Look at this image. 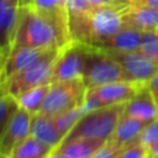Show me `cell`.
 Listing matches in <instances>:
<instances>
[{"mask_svg":"<svg viewBox=\"0 0 158 158\" xmlns=\"http://www.w3.org/2000/svg\"><path fill=\"white\" fill-rule=\"evenodd\" d=\"M125 9L117 6H95L78 15H68V27L72 41L91 47H100L123 26Z\"/></svg>","mask_w":158,"mask_h":158,"instance_id":"obj_1","label":"cell"},{"mask_svg":"<svg viewBox=\"0 0 158 158\" xmlns=\"http://www.w3.org/2000/svg\"><path fill=\"white\" fill-rule=\"evenodd\" d=\"M70 41L68 28L37 11L31 4L20 6L14 48H63Z\"/></svg>","mask_w":158,"mask_h":158,"instance_id":"obj_2","label":"cell"},{"mask_svg":"<svg viewBox=\"0 0 158 158\" xmlns=\"http://www.w3.org/2000/svg\"><path fill=\"white\" fill-rule=\"evenodd\" d=\"M125 104L102 106L85 112L65 135L63 141L74 138H94L107 142L111 139L115 127L123 112Z\"/></svg>","mask_w":158,"mask_h":158,"instance_id":"obj_3","label":"cell"},{"mask_svg":"<svg viewBox=\"0 0 158 158\" xmlns=\"http://www.w3.org/2000/svg\"><path fill=\"white\" fill-rule=\"evenodd\" d=\"M60 49L62 48H52L38 60L2 81L1 84L4 85L5 90L16 99L20 94L28 89L51 84L52 68Z\"/></svg>","mask_w":158,"mask_h":158,"instance_id":"obj_4","label":"cell"},{"mask_svg":"<svg viewBox=\"0 0 158 158\" xmlns=\"http://www.w3.org/2000/svg\"><path fill=\"white\" fill-rule=\"evenodd\" d=\"M86 90L88 88L81 79L51 83L40 112L56 117L77 109L84 104Z\"/></svg>","mask_w":158,"mask_h":158,"instance_id":"obj_5","label":"cell"},{"mask_svg":"<svg viewBox=\"0 0 158 158\" xmlns=\"http://www.w3.org/2000/svg\"><path fill=\"white\" fill-rule=\"evenodd\" d=\"M81 80L89 89L107 83L125 80V73L120 63L107 52L89 46Z\"/></svg>","mask_w":158,"mask_h":158,"instance_id":"obj_6","label":"cell"},{"mask_svg":"<svg viewBox=\"0 0 158 158\" xmlns=\"http://www.w3.org/2000/svg\"><path fill=\"white\" fill-rule=\"evenodd\" d=\"M144 85L146 84L121 80L93 86L86 90L84 105L86 110L90 111L102 106L125 104L131 98H133Z\"/></svg>","mask_w":158,"mask_h":158,"instance_id":"obj_7","label":"cell"},{"mask_svg":"<svg viewBox=\"0 0 158 158\" xmlns=\"http://www.w3.org/2000/svg\"><path fill=\"white\" fill-rule=\"evenodd\" d=\"M88 52V44L77 41H70L68 44H65L59 51L54 60L51 83L81 79L86 63Z\"/></svg>","mask_w":158,"mask_h":158,"instance_id":"obj_8","label":"cell"},{"mask_svg":"<svg viewBox=\"0 0 158 158\" xmlns=\"http://www.w3.org/2000/svg\"><path fill=\"white\" fill-rule=\"evenodd\" d=\"M104 51V49H102ZM114 59H116L123 69L125 80L147 84V81L158 73V65L153 63L143 52L130 51V52H115L105 51Z\"/></svg>","mask_w":158,"mask_h":158,"instance_id":"obj_9","label":"cell"},{"mask_svg":"<svg viewBox=\"0 0 158 158\" xmlns=\"http://www.w3.org/2000/svg\"><path fill=\"white\" fill-rule=\"evenodd\" d=\"M21 5L22 0H0V58L4 62L14 48Z\"/></svg>","mask_w":158,"mask_h":158,"instance_id":"obj_10","label":"cell"},{"mask_svg":"<svg viewBox=\"0 0 158 158\" xmlns=\"http://www.w3.org/2000/svg\"><path fill=\"white\" fill-rule=\"evenodd\" d=\"M32 115L23 109L19 107L11 116L7 126L0 137V152L10 156L17 144L30 136Z\"/></svg>","mask_w":158,"mask_h":158,"instance_id":"obj_11","label":"cell"},{"mask_svg":"<svg viewBox=\"0 0 158 158\" xmlns=\"http://www.w3.org/2000/svg\"><path fill=\"white\" fill-rule=\"evenodd\" d=\"M52 48H36V47H15L5 59L1 72L0 83L5 81L14 74L31 65L41 57H43Z\"/></svg>","mask_w":158,"mask_h":158,"instance_id":"obj_12","label":"cell"},{"mask_svg":"<svg viewBox=\"0 0 158 158\" xmlns=\"http://www.w3.org/2000/svg\"><path fill=\"white\" fill-rule=\"evenodd\" d=\"M125 25L141 32L158 30V9L147 5L141 0H131L123 14Z\"/></svg>","mask_w":158,"mask_h":158,"instance_id":"obj_13","label":"cell"},{"mask_svg":"<svg viewBox=\"0 0 158 158\" xmlns=\"http://www.w3.org/2000/svg\"><path fill=\"white\" fill-rule=\"evenodd\" d=\"M123 114L149 123L158 117V105L144 85L133 98L123 105Z\"/></svg>","mask_w":158,"mask_h":158,"instance_id":"obj_14","label":"cell"},{"mask_svg":"<svg viewBox=\"0 0 158 158\" xmlns=\"http://www.w3.org/2000/svg\"><path fill=\"white\" fill-rule=\"evenodd\" d=\"M142 35L137 28L125 25L118 32H116L111 38L105 41L100 47L104 51H115V52H130L138 51L142 43Z\"/></svg>","mask_w":158,"mask_h":158,"instance_id":"obj_15","label":"cell"},{"mask_svg":"<svg viewBox=\"0 0 158 158\" xmlns=\"http://www.w3.org/2000/svg\"><path fill=\"white\" fill-rule=\"evenodd\" d=\"M30 135L53 148L58 147L63 139L54 123L53 117L44 115L42 112H37L32 115Z\"/></svg>","mask_w":158,"mask_h":158,"instance_id":"obj_16","label":"cell"},{"mask_svg":"<svg viewBox=\"0 0 158 158\" xmlns=\"http://www.w3.org/2000/svg\"><path fill=\"white\" fill-rule=\"evenodd\" d=\"M146 125H147V122H143L138 118H135V117L128 116L122 112V115L115 127L111 141H114L120 147H125V146L137 141L141 131L144 128Z\"/></svg>","mask_w":158,"mask_h":158,"instance_id":"obj_17","label":"cell"},{"mask_svg":"<svg viewBox=\"0 0 158 158\" xmlns=\"http://www.w3.org/2000/svg\"><path fill=\"white\" fill-rule=\"evenodd\" d=\"M105 143V141L94 138H74L60 142L56 148L68 158H91Z\"/></svg>","mask_w":158,"mask_h":158,"instance_id":"obj_18","label":"cell"},{"mask_svg":"<svg viewBox=\"0 0 158 158\" xmlns=\"http://www.w3.org/2000/svg\"><path fill=\"white\" fill-rule=\"evenodd\" d=\"M31 5L41 14L56 21L62 27L69 30L67 0H32Z\"/></svg>","mask_w":158,"mask_h":158,"instance_id":"obj_19","label":"cell"},{"mask_svg":"<svg viewBox=\"0 0 158 158\" xmlns=\"http://www.w3.org/2000/svg\"><path fill=\"white\" fill-rule=\"evenodd\" d=\"M52 149L53 147L30 135L15 147L9 158H46Z\"/></svg>","mask_w":158,"mask_h":158,"instance_id":"obj_20","label":"cell"},{"mask_svg":"<svg viewBox=\"0 0 158 158\" xmlns=\"http://www.w3.org/2000/svg\"><path fill=\"white\" fill-rule=\"evenodd\" d=\"M49 85L51 84L40 85V86L28 89V90L23 91L22 94H20L16 98L19 107L23 109L25 111L30 112L31 115H35V114L40 112L41 107H42V104L44 101V98L47 95V91L49 89Z\"/></svg>","mask_w":158,"mask_h":158,"instance_id":"obj_21","label":"cell"},{"mask_svg":"<svg viewBox=\"0 0 158 158\" xmlns=\"http://www.w3.org/2000/svg\"><path fill=\"white\" fill-rule=\"evenodd\" d=\"M19 109L17 101L14 96H11L0 83V137L7 126L11 116Z\"/></svg>","mask_w":158,"mask_h":158,"instance_id":"obj_22","label":"cell"},{"mask_svg":"<svg viewBox=\"0 0 158 158\" xmlns=\"http://www.w3.org/2000/svg\"><path fill=\"white\" fill-rule=\"evenodd\" d=\"M85 112H88V110H86L85 105L83 104L81 106H79V107H77V109L69 110V111H67V112H63V114H60V115L53 117L54 123H56V126H57V128H58V131H59V133H60V136H62L63 138H64L65 135L72 130V127L74 126V123H75Z\"/></svg>","mask_w":158,"mask_h":158,"instance_id":"obj_23","label":"cell"},{"mask_svg":"<svg viewBox=\"0 0 158 158\" xmlns=\"http://www.w3.org/2000/svg\"><path fill=\"white\" fill-rule=\"evenodd\" d=\"M139 51L158 65V30L143 32Z\"/></svg>","mask_w":158,"mask_h":158,"instance_id":"obj_24","label":"cell"},{"mask_svg":"<svg viewBox=\"0 0 158 158\" xmlns=\"http://www.w3.org/2000/svg\"><path fill=\"white\" fill-rule=\"evenodd\" d=\"M115 158H149L148 157V149L146 146H143L141 142L135 141L125 147H122Z\"/></svg>","mask_w":158,"mask_h":158,"instance_id":"obj_25","label":"cell"},{"mask_svg":"<svg viewBox=\"0 0 158 158\" xmlns=\"http://www.w3.org/2000/svg\"><path fill=\"white\" fill-rule=\"evenodd\" d=\"M137 141L141 142L146 147H149L151 144H153L154 142L158 141V117L144 126V128L141 131Z\"/></svg>","mask_w":158,"mask_h":158,"instance_id":"obj_26","label":"cell"},{"mask_svg":"<svg viewBox=\"0 0 158 158\" xmlns=\"http://www.w3.org/2000/svg\"><path fill=\"white\" fill-rule=\"evenodd\" d=\"M91 4L89 0H67L68 15H78L84 14L91 9Z\"/></svg>","mask_w":158,"mask_h":158,"instance_id":"obj_27","label":"cell"},{"mask_svg":"<svg viewBox=\"0 0 158 158\" xmlns=\"http://www.w3.org/2000/svg\"><path fill=\"white\" fill-rule=\"evenodd\" d=\"M122 147L117 146L114 141L109 139L91 158H115V156L117 154V152L121 149Z\"/></svg>","mask_w":158,"mask_h":158,"instance_id":"obj_28","label":"cell"},{"mask_svg":"<svg viewBox=\"0 0 158 158\" xmlns=\"http://www.w3.org/2000/svg\"><path fill=\"white\" fill-rule=\"evenodd\" d=\"M131 0H89V2L91 4L93 7L95 6H106V5H111V6H117L121 9H127L130 5Z\"/></svg>","mask_w":158,"mask_h":158,"instance_id":"obj_29","label":"cell"},{"mask_svg":"<svg viewBox=\"0 0 158 158\" xmlns=\"http://www.w3.org/2000/svg\"><path fill=\"white\" fill-rule=\"evenodd\" d=\"M146 85H147V88H148L151 95L153 96L154 101H156L157 105H158V73H156V74L147 81Z\"/></svg>","mask_w":158,"mask_h":158,"instance_id":"obj_30","label":"cell"},{"mask_svg":"<svg viewBox=\"0 0 158 158\" xmlns=\"http://www.w3.org/2000/svg\"><path fill=\"white\" fill-rule=\"evenodd\" d=\"M148 149V157L149 158H158V141L147 147Z\"/></svg>","mask_w":158,"mask_h":158,"instance_id":"obj_31","label":"cell"},{"mask_svg":"<svg viewBox=\"0 0 158 158\" xmlns=\"http://www.w3.org/2000/svg\"><path fill=\"white\" fill-rule=\"evenodd\" d=\"M46 158H68V157H67L63 152H60L59 149L53 148V149H52V152H51Z\"/></svg>","mask_w":158,"mask_h":158,"instance_id":"obj_32","label":"cell"},{"mask_svg":"<svg viewBox=\"0 0 158 158\" xmlns=\"http://www.w3.org/2000/svg\"><path fill=\"white\" fill-rule=\"evenodd\" d=\"M141 1L146 2L147 5H151V6L156 7V9H158V0H141Z\"/></svg>","mask_w":158,"mask_h":158,"instance_id":"obj_33","label":"cell"},{"mask_svg":"<svg viewBox=\"0 0 158 158\" xmlns=\"http://www.w3.org/2000/svg\"><path fill=\"white\" fill-rule=\"evenodd\" d=\"M32 0H22V5H26V4H31Z\"/></svg>","mask_w":158,"mask_h":158,"instance_id":"obj_34","label":"cell"},{"mask_svg":"<svg viewBox=\"0 0 158 158\" xmlns=\"http://www.w3.org/2000/svg\"><path fill=\"white\" fill-rule=\"evenodd\" d=\"M2 64H4V59L0 58V72H1V68H2Z\"/></svg>","mask_w":158,"mask_h":158,"instance_id":"obj_35","label":"cell"},{"mask_svg":"<svg viewBox=\"0 0 158 158\" xmlns=\"http://www.w3.org/2000/svg\"><path fill=\"white\" fill-rule=\"evenodd\" d=\"M0 158H9V157H7V156H5L4 153H1V152H0Z\"/></svg>","mask_w":158,"mask_h":158,"instance_id":"obj_36","label":"cell"}]
</instances>
